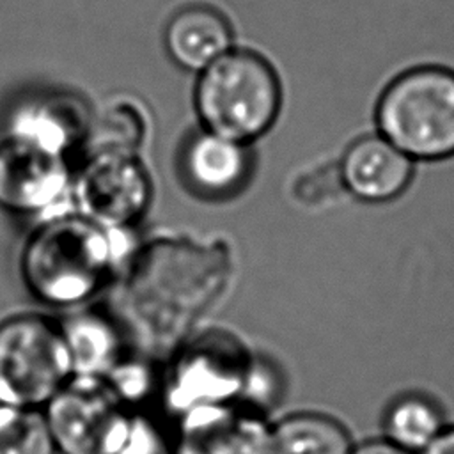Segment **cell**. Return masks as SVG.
<instances>
[{
  "instance_id": "cell-1",
  "label": "cell",
  "mask_w": 454,
  "mask_h": 454,
  "mask_svg": "<svg viewBox=\"0 0 454 454\" xmlns=\"http://www.w3.org/2000/svg\"><path fill=\"white\" fill-rule=\"evenodd\" d=\"M85 216L46 222L27 241L21 277L30 293L50 305H73L92 296L105 282L114 261L115 241Z\"/></svg>"
},
{
  "instance_id": "cell-2",
  "label": "cell",
  "mask_w": 454,
  "mask_h": 454,
  "mask_svg": "<svg viewBox=\"0 0 454 454\" xmlns=\"http://www.w3.org/2000/svg\"><path fill=\"white\" fill-rule=\"evenodd\" d=\"M374 121L415 163L454 158V69L422 64L403 71L381 90Z\"/></svg>"
},
{
  "instance_id": "cell-3",
  "label": "cell",
  "mask_w": 454,
  "mask_h": 454,
  "mask_svg": "<svg viewBox=\"0 0 454 454\" xmlns=\"http://www.w3.org/2000/svg\"><path fill=\"white\" fill-rule=\"evenodd\" d=\"M282 89L275 69L254 51L231 50L200 73L195 108L204 129L248 144L275 122Z\"/></svg>"
},
{
  "instance_id": "cell-4",
  "label": "cell",
  "mask_w": 454,
  "mask_h": 454,
  "mask_svg": "<svg viewBox=\"0 0 454 454\" xmlns=\"http://www.w3.org/2000/svg\"><path fill=\"white\" fill-rule=\"evenodd\" d=\"M73 364L62 328L41 316L0 323V401L20 408L48 404L71 380Z\"/></svg>"
},
{
  "instance_id": "cell-5",
  "label": "cell",
  "mask_w": 454,
  "mask_h": 454,
  "mask_svg": "<svg viewBox=\"0 0 454 454\" xmlns=\"http://www.w3.org/2000/svg\"><path fill=\"white\" fill-rule=\"evenodd\" d=\"M101 378L76 376L48 403L46 422L62 454H119L133 417Z\"/></svg>"
},
{
  "instance_id": "cell-6",
  "label": "cell",
  "mask_w": 454,
  "mask_h": 454,
  "mask_svg": "<svg viewBox=\"0 0 454 454\" xmlns=\"http://www.w3.org/2000/svg\"><path fill=\"white\" fill-rule=\"evenodd\" d=\"M252 376L250 356L232 337L223 333L199 337L172 365L168 404L181 413L199 404L238 401L248 390Z\"/></svg>"
},
{
  "instance_id": "cell-7",
  "label": "cell",
  "mask_w": 454,
  "mask_h": 454,
  "mask_svg": "<svg viewBox=\"0 0 454 454\" xmlns=\"http://www.w3.org/2000/svg\"><path fill=\"white\" fill-rule=\"evenodd\" d=\"M151 179L131 153H94L76 181L82 216L119 231L142 218L151 202Z\"/></svg>"
},
{
  "instance_id": "cell-8",
  "label": "cell",
  "mask_w": 454,
  "mask_h": 454,
  "mask_svg": "<svg viewBox=\"0 0 454 454\" xmlns=\"http://www.w3.org/2000/svg\"><path fill=\"white\" fill-rule=\"evenodd\" d=\"M271 429L243 403H211L179 413L174 454H268Z\"/></svg>"
},
{
  "instance_id": "cell-9",
  "label": "cell",
  "mask_w": 454,
  "mask_h": 454,
  "mask_svg": "<svg viewBox=\"0 0 454 454\" xmlns=\"http://www.w3.org/2000/svg\"><path fill=\"white\" fill-rule=\"evenodd\" d=\"M67 183L64 156L12 137L0 144V207L20 215L48 211Z\"/></svg>"
},
{
  "instance_id": "cell-10",
  "label": "cell",
  "mask_w": 454,
  "mask_h": 454,
  "mask_svg": "<svg viewBox=\"0 0 454 454\" xmlns=\"http://www.w3.org/2000/svg\"><path fill=\"white\" fill-rule=\"evenodd\" d=\"M417 165L378 131L353 140L339 163L342 188L364 204H390L413 184Z\"/></svg>"
},
{
  "instance_id": "cell-11",
  "label": "cell",
  "mask_w": 454,
  "mask_h": 454,
  "mask_svg": "<svg viewBox=\"0 0 454 454\" xmlns=\"http://www.w3.org/2000/svg\"><path fill=\"white\" fill-rule=\"evenodd\" d=\"M90 119L80 98L55 94L21 106L11 121L9 137L64 156L76 144L85 142Z\"/></svg>"
},
{
  "instance_id": "cell-12",
  "label": "cell",
  "mask_w": 454,
  "mask_h": 454,
  "mask_svg": "<svg viewBox=\"0 0 454 454\" xmlns=\"http://www.w3.org/2000/svg\"><path fill=\"white\" fill-rule=\"evenodd\" d=\"M163 39L167 53L177 66L202 73L231 51L232 28L216 9L188 5L170 18Z\"/></svg>"
},
{
  "instance_id": "cell-13",
  "label": "cell",
  "mask_w": 454,
  "mask_h": 454,
  "mask_svg": "<svg viewBox=\"0 0 454 454\" xmlns=\"http://www.w3.org/2000/svg\"><path fill=\"white\" fill-rule=\"evenodd\" d=\"M449 424L442 403L424 390H403L390 399L381 417L383 438L420 454Z\"/></svg>"
},
{
  "instance_id": "cell-14",
  "label": "cell",
  "mask_w": 454,
  "mask_h": 454,
  "mask_svg": "<svg viewBox=\"0 0 454 454\" xmlns=\"http://www.w3.org/2000/svg\"><path fill=\"white\" fill-rule=\"evenodd\" d=\"M247 168V145L209 131L195 137L184 154L188 179L206 193L231 192L245 179Z\"/></svg>"
},
{
  "instance_id": "cell-15",
  "label": "cell",
  "mask_w": 454,
  "mask_h": 454,
  "mask_svg": "<svg viewBox=\"0 0 454 454\" xmlns=\"http://www.w3.org/2000/svg\"><path fill=\"white\" fill-rule=\"evenodd\" d=\"M346 427L321 413H298L280 420L270 436L268 454H351Z\"/></svg>"
},
{
  "instance_id": "cell-16",
  "label": "cell",
  "mask_w": 454,
  "mask_h": 454,
  "mask_svg": "<svg viewBox=\"0 0 454 454\" xmlns=\"http://www.w3.org/2000/svg\"><path fill=\"white\" fill-rule=\"evenodd\" d=\"M73 374L101 378L117 364L119 340L114 328L101 317L82 314L62 326Z\"/></svg>"
},
{
  "instance_id": "cell-17",
  "label": "cell",
  "mask_w": 454,
  "mask_h": 454,
  "mask_svg": "<svg viewBox=\"0 0 454 454\" xmlns=\"http://www.w3.org/2000/svg\"><path fill=\"white\" fill-rule=\"evenodd\" d=\"M147 122L138 106L128 101H115L90 119L85 142L89 154L94 153H131L137 154Z\"/></svg>"
},
{
  "instance_id": "cell-18",
  "label": "cell",
  "mask_w": 454,
  "mask_h": 454,
  "mask_svg": "<svg viewBox=\"0 0 454 454\" xmlns=\"http://www.w3.org/2000/svg\"><path fill=\"white\" fill-rule=\"evenodd\" d=\"M55 443L37 408L0 404V454H53Z\"/></svg>"
},
{
  "instance_id": "cell-19",
  "label": "cell",
  "mask_w": 454,
  "mask_h": 454,
  "mask_svg": "<svg viewBox=\"0 0 454 454\" xmlns=\"http://www.w3.org/2000/svg\"><path fill=\"white\" fill-rule=\"evenodd\" d=\"M108 387L124 401H137L149 392L151 376L140 364L117 362L108 372Z\"/></svg>"
},
{
  "instance_id": "cell-20",
  "label": "cell",
  "mask_w": 454,
  "mask_h": 454,
  "mask_svg": "<svg viewBox=\"0 0 454 454\" xmlns=\"http://www.w3.org/2000/svg\"><path fill=\"white\" fill-rule=\"evenodd\" d=\"M158 440L151 426L140 419H133L129 436L119 454H156Z\"/></svg>"
},
{
  "instance_id": "cell-21",
  "label": "cell",
  "mask_w": 454,
  "mask_h": 454,
  "mask_svg": "<svg viewBox=\"0 0 454 454\" xmlns=\"http://www.w3.org/2000/svg\"><path fill=\"white\" fill-rule=\"evenodd\" d=\"M351 454H411L395 443L388 442L387 438H372L367 442H362L360 445L351 449Z\"/></svg>"
},
{
  "instance_id": "cell-22",
  "label": "cell",
  "mask_w": 454,
  "mask_h": 454,
  "mask_svg": "<svg viewBox=\"0 0 454 454\" xmlns=\"http://www.w3.org/2000/svg\"><path fill=\"white\" fill-rule=\"evenodd\" d=\"M420 454H454V422H449L434 442Z\"/></svg>"
},
{
  "instance_id": "cell-23",
  "label": "cell",
  "mask_w": 454,
  "mask_h": 454,
  "mask_svg": "<svg viewBox=\"0 0 454 454\" xmlns=\"http://www.w3.org/2000/svg\"><path fill=\"white\" fill-rule=\"evenodd\" d=\"M0 404H2V401H0Z\"/></svg>"
}]
</instances>
